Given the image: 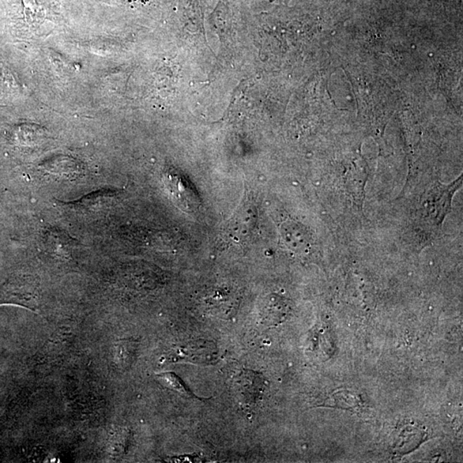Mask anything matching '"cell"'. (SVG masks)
Returning <instances> with one entry per match:
<instances>
[{"label":"cell","instance_id":"cell-1","mask_svg":"<svg viewBox=\"0 0 463 463\" xmlns=\"http://www.w3.org/2000/svg\"><path fill=\"white\" fill-rule=\"evenodd\" d=\"M40 302L39 281L33 276H15L0 286V306L15 304L38 312Z\"/></svg>","mask_w":463,"mask_h":463},{"label":"cell","instance_id":"cell-2","mask_svg":"<svg viewBox=\"0 0 463 463\" xmlns=\"http://www.w3.org/2000/svg\"><path fill=\"white\" fill-rule=\"evenodd\" d=\"M267 388V380L254 371L243 370L233 380V390L239 404L252 408L262 400Z\"/></svg>","mask_w":463,"mask_h":463},{"label":"cell","instance_id":"cell-3","mask_svg":"<svg viewBox=\"0 0 463 463\" xmlns=\"http://www.w3.org/2000/svg\"><path fill=\"white\" fill-rule=\"evenodd\" d=\"M462 182H455L447 186L440 184L432 188L424 202V208L427 210L429 216L432 217L436 223H440L449 212L451 198Z\"/></svg>","mask_w":463,"mask_h":463},{"label":"cell","instance_id":"cell-4","mask_svg":"<svg viewBox=\"0 0 463 463\" xmlns=\"http://www.w3.org/2000/svg\"><path fill=\"white\" fill-rule=\"evenodd\" d=\"M168 189L176 199L177 203L187 212H194L199 206L198 197L186 179L178 175L169 174L166 176Z\"/></svg>","mask_w":463,"mask_h":463},{"label":"cell","instance_id":"cell-5","mask_svg":"<svg viewBox=\"0 0 463 463\" xmlns=\"http://www.w3.org/2000/svg\"><path fill=\"white\" fill-rule=\"evenodd\" d=\"M43 244L49 253L57 258H67L76 248L77 240L60 229L51 228L45 233Z\"/></svg>","mask_w":463,"mask_h":463},{"label":"cell","instance_id":"cell-6","mask_svg":"<svg viewBox=\"0 0 463 463\" xmlns=\"http://www.w3.org/2000/svg\"><path fill=\"white\" fill-rule=\"evenodd\" d=\"M115 197V191L101 190L96 191L80 199V200L67 203L68 206L84 212H91L95 210H101L108 206V202Z\"/></svg>","mask_w":463,"mask_h":463},{"label":"cell","instance_id":"cell-7","mask_svg":"<svg viewBox=\"0 0 463 463\" xmlns=\"http://www.w3.org/2000/svg\"><path fill=\"white\" fill-rule=\"evenodd\" d=\"M179 353L183 359H189L191 361L198 360V362H203L205 360H212L214 356V349L212 344H191L186 346V348L179 349Z\"/></svg>","mask_w":463,"mask_h":463},{"label":"cell","instance_id":"cell-8","mask_svg":"<svg viewBox=\"0 0 463 463\" xmlns=\"http://www.w3.org/2000/svg\"><path fill=\"white\" fill-rule=\"evenodd\" d=\"M287 304L281 300L271 299L265 304L262 312L263 322L268 325L279 323L288 314Z\"/></svg>","mask_w":463,"mask_h":463},{"label":"cell","instance_id":"cell-9","mask_svg":"<svg viewBox=\"0 0 463 463\" xmlns=\"http://www.w3.org/2000/svg\"><path fill=\"white\" fill-rule=\"evenodd\" d=\"M156 376L158 381L168 389L177 391V392L182 394L183 396L189 397L193 396V394L184 385L182 380L172 372H163V374H157Z\"/></svg>","mask_w":463,"mask_h":463}]
</instances>
